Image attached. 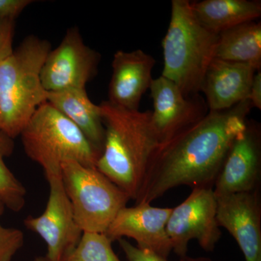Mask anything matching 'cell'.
<instances>
[{
	"instance_id": "obj_13",
	"label": "cell",
	"mask_w": 261,
	"mask_h": 261,
	"mask_svg": "<svg viewBox=\"0 0 261 261\" xmlns=\"http://www.w3.org/2000/svg\"><path fill=\"white\" fill-rule=\"evenodd\" d=\"M172 207H154L149 203L124 207L110 225L106 236L112 242L133 239L138 247L149 249L167 258L172 247L166 233V224Z\"/></svg>"
},
{
	"instance_id": "obj_24",
	"label": "cell",
	"mask_w": 261,
	"mask_h": 261,
	"mask_svg": "<svg viewBox=\"0 0 261 261\" xmlns=\"http://www.w3.org/2000/svg\"><path fill=\"white\" fill-rule=\"evenodd\" d=\"M33 3L32 0H0V18L15 20Z\"/></svg>"
},
{
	"instance_id": "obj_23",
	"label": "cell",
	"mask_w": 261,
	"mask_h": 261,
	"mask_svg": "<svg viewBox=\"0 0 261 261\" xmlns=\"http://www.w3.org/2000/svg\"><path fill=\"white\" fill-rule=\"evenodd\" d=\"M15 19L0 18V63L13 53Z\"/></svg>"
},
{
	"instance_id": "obj_11",
	"label": "cell",
	"mask_w": 261,
	"mask_h": 261,
	"mask_svg": "<svg viewBox=\"0 0 261 261\" xmlns=\"http://www.w3.org/2000/svg\"><path fill=\"white\" fill-rule=\"evenodd\" d=\"M260 178V126L248 120L246 128L234 140L228 151L215 182V195L258 190Z\"/></svg>"
},
{
	"instance_id": "obj_18",
	"label": "cell",
	"mask_w": 261,
	"mask_h": 261,
	"mask_svg": "<svg viewBox=\"0 0 261 261\" xmlns=\"http://www.w3.org/2000/svg\"><path fill=\"white\" fill-rule=\"evenodd\" d=\"M215 58L261 68V23L247 22L220 33Z\"/></svg>"
},
{
	"instance_id": "obj_16",
	"label": "cell",
	"mask_w": 261,
	"mask_h": 261,
	"mask_svg": "<svg viewBox=\"0 0 261 261\" xmlns=\"http://www.w3.org/2000/svg\"><path fill=\"white\" fill-rule=\"evenodd\" d=\"M47 102L74 123L102 153L106 130L100 108L89 99L86 88L47 92Z\"/></svg>"
},
{
	"instance_id": "obj_25",
	"label": "cell",
	"mask_w": 261,
	"mask_h": 261,
	"mask_svg": "<svg viewBox=\"0 0 261 261\" xmlns=\"http://www.w3.org/2000/svg\"><path fill=\"white\" fill-rule=\"evenodd\" d=\"M247 100L250 102L252 108L261 110V72L255 73L252 80Z\"/></svg>"
},
{
	"instance_id": "obj_8",
	"label": "cell",
	"mask_w": 261,
	"mask_h": 261,
	"mask_svg": "<svg viewBox=\"0 0 261 261\" xmlns=\"http://www.w3.org/2000/svg\"><path fill=\"white\" fill-rule=\"evenodd\" d=\"M100 55L84 43L77 27L68 29L61 44L51 49L43 65L41 81L47 92L85 88L97 73Z\"/></svg>"
},
{
	"instance_id": "obj_6",
	"label": "cell",
	"mask_w": 261,
	"mask_h": 261,
	"mask_svg": "<svg viewBox=\"0 0 261 261\" xmlns=\"http://www.w3.org/2000/svg\"><path fill=\"white\" fill-rule=\"evenodd\" d=\"M62 180L75 223L82 232L106 233L110 225L130 200L97 167L73 161L61 166Z\"/></svg>"
},
{
	"instance_id": "obj_27",
	"label": "cell",
	"mask_w": 261,
	"mask_h": 261,
	"mask_svg": "<svg viewBox=\"0 0 261 261\" xmlns=\"http://www.w3.org/2000/svg\"><path fill=\"white\" fill-rule=\"evenodd\" d=\"M34 261H51L46 256H40L36 257Z\"/></svg>"
},
{
	"instance_id": "obj_12",
	"label": "cell",
	"mask_w": 261,
	"mask_h": 261,
	"mask_svg": "<svg viewBox=\"0 0 261 261\" xmlns=\"http://www.w3.org/2000/svg\"><path fill=\"white\" fill-rule=\"evenodd\" d=\"M216 197L219 227L233 237L245 261H261L260 189Z\"/></svg>"
},
{
	"instance_id": "obj_3",
	"label": "cell",
	"mask_w": 261,
	"mask_h": 261,
	"mask_svg": "<svg viewBox=\"0 0 261 261\" xmlns=\"http://www.w3.org/2000/svg\"><path fill=\"white\" fill-rule=\"evenodd\" d=\"M51 49L47 40L30 35L0 63V130L13 140L47 102L41 72Z\"/></svg>"
},
{
	"instance_id": "obj_9",
	"label": "cell",
	"mask_w": 261,
	"mask_h": 261,
	"mask_svg": "<svg viewBox=\"0 0 261 261\" xmlns=\"http://www.w3.org/2000/svg\"><path fill=\"white\" fill-rule=\"evenodd\" d=\"M49 196L41 216H29L24 225L37 233L47 245L45 256L51 261H64L78 245L82 231L75 223L73 208L63 186L61 176L47 178Z\"/></svg>"
},
{
	"instance_id": "obj_7",
	"label": "cell",
	"mask_w": 261,
	"mask_h": 261,
	"mask_svg": "<svg viewBox=\"0 0 261 261\" xmlns=\"http://www.w3.org/2000/svg\"><path fill=\"white\" fill-rule=\"evenodd\" d=\"M216 207L214 189L195 188L186 200L172 208L166 233L172 251L180 258L187 256L192 240L205 251L214 250L222 234L216 220Z\"/></svg>"
},
{
	"instance_id": "obj_19",
	"label": "cell",
	"mask_w": 261,
	"mask_h": 261,
	"mask_svg": "<svg viewBox=\"0 0 261 261\" xmlns=\"http://www.w3.org/2000/svg\"><path fill=\"white\" fill-rule=\"evenodd\" d=\"M13 139L0 130V199L5 207L19 212L25 205L27 190L5 162V159L13 153Z\"/></svg>"
},
{
	"instance_id": "obj_17",
	"label": "cell",
	"mask_w": 261,
	"mask_h": 261,
	"mask_svg": "<svg viewBox=\"0 0 261 261\" xmlns=\"http://www.w3.org/2000/svg\"><path fill=\"white\" fill-rule=\"evenodd\" d=\"M191 7L197 20L218 35L261 15V2L257 0H202L191 2Z\"/></svg>"
},
{
	"instance_id": "obj_20",
	"label": "cell",
	"mask_w": 261,
	"mask_h": 261,
	"mask_svg": "<svg viewBox=\"0 0 261 261\" xmlns=\"http://www.w3.org/2000/svg\"><path fill=\"white\" fill-rule=\"evenodd\" d=\"M112 243L106 233L83 232L64 261H121L113 251Z\"/></svg>"
},
{
	"instance_id": "obj_10",
	"label": "cell",
	"mask_w": 261,
	"mask_h": 261,
	"mask_svg": "<svg viewBox=\"0 0 261 261\" xmlns=\"http://www.w3.org/2000/svg\"><path fill=\"white\" fill-rule=\"evenodd\" d=\"M149 90L153 103L151 116L160 144L198 123L209 112L203 98L199 94L185 95L176 84L162 75L154 79Z\"/></svg>"
},
{
	"instance_id": "obj_15",
	"label": "cell",
	"mask_w": 261,
	"mask_h": 261,
	"mask_svg": "<svg viewBox=\"0 0 261 261\" xmlns=\"http://www.w3.org/2000/svg\"><path fill=\"white\" fill-rule=\"evenodd\" d=\"M257 71L249 65L214 58L201 89L209 112L226 111L247 100Z\"/></svg>"
},
{
	"instance_id": "obj_5",
	"label": "cell",
	"mask_w": 261,
	"mask_h": 261,
	"mask_svg": "<svg viewBox=\"0 0 261 261\" xmlns=\"http://www.w3.org/2000/svg\"><path fill=\"white\" fill-rule=\"evenodd\" d=\"M20 135L25 153L44 169L46 178L61 176L67 161L96 167L101 154L74 123L47 102L39 106Z\"/></svg>"
},
{
	"instance_id": "obj_21",
	"label": "cell",
	"mask_w": 261,
	"mask_h": 261,
	"mask_svg": "<svg viewBox=\"0 0 261 261\" xmlns=\"http://www.w3.org/2000/svg\"><path fill=\"white\" fill-rule=\"evenodd\" d=\"M5 208V204L0 199V217ZM23 243L24 234L20 229L5 227L0 222V261H11Z\"/></svg>"
},
{
	"instance_id": "obj_2",
	"label": "cell",
	"mask_w": 261,
	"mask_h": 261,
	"mask_svg": "<svg viewBox=\"0 0 261 261\" xmlns=\"http://www.w3.org/2000/svg\"><path fill=\"white\" fill-rule=\"evenodd\" d=\"M99 106L106 135L96 167L135 200L160 145L151 111H130L108 100Z\"/></svg>"
},
{
	"instance_id": "obj_22",
	"label": "cell",
	"mask_w": 261,
	"mask_h": 261,
	"mask_svg": "<svg viewBox=\"0 0 261 261\" xmlns=\"http://www.w3.org/2000/svg\"><path fill=\"white\" fill-rule=\"evenodd\" d=\"M118 241L128 261H168L152 250L135 246L125 238Z\"/></svg>"
},
{
	"instance_id": "obj_1",
	"label": "cell",
	"mask_w": 261,
	"mask_h": 261,
	"mask_svg": "<svg viewBox=\"0 0 261 261\" xmlns=\"http://www.w3.org/2000/svg\"><path fill=\"white\" fill-rule=\"evenodd\" d=\"M252 106L248 100L208 112L198 123L160 144L136 198L149 203L181 186L214 189L233 142L247 126Z\"/></svg>"
},
{
	"instance_id": "obj_14",
	"label": "cell",
	"mask_w": 261,
	"mask_h": 261,
	"mask_svg": "<svg viewBox=\"0 0 261 261\" xmlns=\"http://www.w3.org/2000/svg\"><path fill=\"white\" fill-rule=\"evenodd\" d=\"M155 60L142 49L118 50L113 56L108 102L125 109L139 110L144 94L149 90Z\"/></svg>"
},
{
	"instance_id": "obj_26",
	"label": "cell",
	"mask_w": 261,
	"mask_h": 261,
	"mask_svg": "<svg viewBox=\"0 0 261 261\" xmlns=\"http://www.w3.org/2000/svg\"><path fill=\"white\" fill-rule=\"evenodd\" d=\"M180 261H222V260H214L212 259L209 258V257H189L185 256L184 257H181L180 259Z\"/></svg>"
},
{
	"instance_id": "obj_4",
	"label": "cell",
	"mask_w": 261,
	"mask_h": 261,
	"mask_svg": "<svg viewBox=\"0 0 261 261\" xmlns=\"http://www.w3.org/2000/svg\"><path fill=\"white\" fill-rule=\"evenodd\" d=\"M219 35L196 18L189 0H172L171 18L162 41V76L186 96L197 95L211 61Z\"/></svg>"
}]
</instances>
